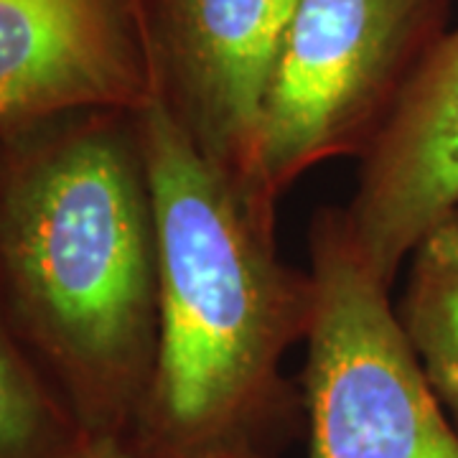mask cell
I'll use <instances>...</instances> for the list:
<instances>
[{"label": "cell", "mask_w": 458, "mask_h": 458, "mask_svg": "<svg viewBox=\"0 0 458 458\" xmlns=\"http://www.w3.org/2000/svg\"><path fill=\"white\" fill-rule=\"evenodd\" d=\"M158 225L138 110L0 140V303L84 436L125 438L158 346Z\"/></svg>", "instance_id": "cell-1"}, {"label": "cell", "mask_w": 458, "mask_h": 458, "mask_svg": "<svg viewBox=\"0 0 458 458\" xmlns=\"http://www.w3.org/2000/svg\"><path fill=\"white\" fill-rule=\"evenodd\" d=\"M158 225V346L123 445L132 458H283L306 430L283 375L316 309L276 222L209 165L150 98L138 110Z\"/></svg>", "instance_id": "cell-2"}, {"label": "cell", "mask_w": 458, "mask_h": 458, "mask_svg": "<svg viewBox=\"0 0 458 458\" xmlns=\"http://www.w3.org/2000/svg\"><path fill=\"white\" fill-rule=\"evenodd\" d=\"M316 309L301 397L306 458H458V430L397 318L390 288L364 262L344 207L309 227Z\"/></svg>", "instance_id": "cell-3"}, {"label": "cell", "mask_w": 458, "mask_h": 458, "mask_svg": "<svg viewBox=\"0 0 458 458\" xmlns=\"http://www.w3.org/2000/svg\"><path fill=\"white\" fill-rule=\"evenodd\" d=\"M448 0H298L265 89L258 168L276 207L306 171L361 158L443 36Z\"/></svg>", "instance_id": "cell-4"}, {"label": "cell", "mask_w": 458, "mask_h": 458, "mask_svg": "<svg viewBox=\"0 0 458 458\" xmlns=\"http://www.w3.org/2000/svg\"><path fill=\"white\" fill-rule=\"evenodd\" d=\"M298 0H135L153 99L276 222L258 168L265 89Z\"/></svg>", "instance_id": "cell-5"}, {"label": "cell", "mask_w": 458, "mask_h": 458, "mask_svg": "<svg viewBox=\"0 0 458 458\" xmlns=\"http://www.w3.org/2000/svg\"><path fill=\"white\" fill-rule=\"evenodd\" d=\"M360 161L346 225L393 288L403 262L458 212V26L428 49Z\"/></svg>", "instance_id": "cell-6"}, {"label": "cell", "mask_w": 458, "mask_h": 458, "mask_svg": "<svg viewBox=\"0 0 458 458\" xmlns=\"http://www.w3.org/2000/svg\"><path fill=\"white\" fill-rule=\"evenodd\" d=\"M150 98L135 0H0V140Z\"/></svg>", "instance_id": "cell-7"}, {"label": "cell", "mask_w": 458, "mask_h": 458, "mask_svg": "<svg viewBox=\"0 0 458 458\" xmlns=\"http://www.w3.org/2000/svg\"><path fill=\"white\" fill-rule=\"evenodd\" d=\"M394 311L433 393L458 430V212L412 252L408 283Z\"/></svg>", "instance_id": "cell-8"}, {"label": "cell", "mask_w": 458, "mask_h": 458, "mask_svg": "<svg viewBox=\"0 0 458 458\" xmlns=\"http://www.w3.org/2000/svg\"><path fill=\"white\" fill-rule=\"evenodd\" d=\"M84 430L18 342L0 303V458H64Z\"/></svg>", "instance_id": "cell-9"}, {"label": "cell", "mask_w": 458, "mask_h": 458, "mask_svg": "<svg viewBox=\"0 0 458 458\" xmlns=\"http://www.w3.org/2000/svg\"><path fill=\"white\" fill-rule=\"evenodd\" d=\"M64 458H132L120 438H95L84 436Z\"/></svg>", "instance_id": "cell-10"}]
</instances>
